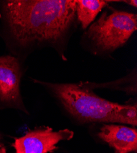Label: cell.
I'll list each match as a JSON object with an SVG mask.
<instances>
[{"mask_svg":"<svg viewBox=\"0 0 137 153\" xmlns=\"http://www.w3.org/2000/svg\"><path fill=\"white\" fill-rule=\"evenodd\" d=\"M1 17L7 39L17 52L52 47L67 59L65 50L77 20L76 0L1 1Z\"/></svg>","mask_w":137,"mask_h":153,"instance_id":"6da1fadb","label":"cell"},{"mask_svg":"<svg viewBox=\"0 0 137 153\" xmlns=\"http://www.w3.org/2000/svg\"><path fill=\"white\" fill-rule=\"evenodd\" d=\"M44 86L70 117L81 124L113 123L137 126L136 105H122L97 96L79 83H57L33 80Z\"/></svg>","mask_w":137,"mask_h":153,"instance_id":"7a4b0ae2","label":"cell"},{"mask_svg":"<svg viewBox=\"0 0 137 153\" xmlns=\"http://www.w3.org/2000/svg\"><path fill=\"white\" fill-rule=\"evenodd\" d=\"M136 29V14L113 9L90 25L82 41L93 54L107 55L125 45Z\"/></svg>","mask_w":137,"mask_h":153,"instance_id":"3957f363","label":"cell"},{"mask_svg":"<svg viewBox=\"0 0 137 153\" xmlns=\"http://www.w3.org/2000/svg\"><path fill=\"white\" fill-rule=\"evenodd\" d=\"M22 69L15 56H0V110L12 108L28 114L20 93Z\"/></svg>","mask_w":137,"mask_h":153,"instance_id":"277c9868","label":"cell"},{"mask_svg":"<svg viewBox=\"0 0 137 153\" xmlns=\"http://www.w3.org/2000/svg\"><path fill=\"white\" fill-rule=\"evenodd\" d=\"M73 136L74 132L68 129L54 131L51 127L42 126L16 138L12 146L16 153L52 152L58 149V143L70 140Z\"/></svg>","mask_w":137,"mask_h":153,"instance_id":"5b68a950","label":"cell"},{"mask_svg":"<svg viewBox=\"0 0 137 153\" xmlns=\"http://www.w3.org/2000/svg\"><path fill=\"white\" fill-rule=\"evenodd\" d=\"M97 137L118 153L137 151V130L133 127L113 123H103Z\"/></svg>","mask_w":137,"mask_h":153,"instance_id":"8992f818","label":"cell"},{"mask_svg":"<svg viewBox=\"0 0 137 153\" xmlns=\"http://www.w3.org/2000/svg\"><path fill=\"white\" fill-rule=\"evenodd\" d=\"M111 1L76 0V17L82 28L86 30L93 23L102 9Z\"/></svg>","mask_w":137,"mask_h":153,"instance_id":"52a82bcc","label":"cell"},{"mask_svg":"<svg viewBox=\"0 0 137 153\" xmlns=\"http://www.w3.org/2000/svg\"><path fill=\"white\" fill-rule=\"evenodd\" d=\"M79 85L84 88L94 91L98 88H109L111 90L126 92L129 95L136 94V74L133 71L125 77L110 82L97 83L90 82H80Z\"/></svg>","mask_w":137,"mask_h":153,"instance_id":"ba28073f","label":"cell"},{"mask_svg":"<svg viewBox=\"0 0 137 153\" xmlns=\"http://www.w3.org/2000/svg\"><path fill=\"white\" fill-rule=\"evenodd\" d=\"M119 2H122L126 3L129 6L136 8L137 7V1L136 0H124V1H119Z\"/></svg>","mask_w":137,"mask_h":153,"instance_id":"9c48e42d","label":"cell"},{"mask_svg":"<svg viewBox=\"0 0 137 153\" xmlns=\"http://www.w3.org/2000/svg\"><path fill=\"white\" fill-rule=\"evenodd\" d=\"M0 153H6V149L5 147L2 146L1 148H0Z\"/></svg>","mask_w":137,"mask_h":153,"instance_id":"30bf717a","label":"cell"},{"mask_svg":"<svg viewBox=\"0 0 137 153\" xmlns=\"http://www.w3.org/2000/svg\"><path fill=\"white\" fill-rule=\"evenodd\" d=\"M2 146V145H1V143H0V148H1Z\"/></svg>","mask_w":137,"mask_h":153,"instance_id":"8fae6325","label":"cell"}]
</instances>
